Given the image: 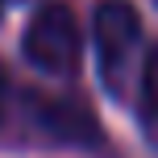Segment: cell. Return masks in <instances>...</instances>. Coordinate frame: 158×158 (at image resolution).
<instances>
[{"instance_id": "cell-1", "label": "cell", "mask_w": 158, "mask_h": 158, "mask_svg": "<svg viewBox=\"0 0 158 158\" xmlns=\"http://www.w3.org/2000/svg\"><path fill=\"white\" fill-rule=\"evenodd\" d=\"M21 54L29 58V67H38L50 79H71L83 63V33L71 13V4L63 0H46L38 13L29 17L21 38Z\"/></svg>"}, {"instance_id": "cell-2", "label": "cell", "mask_w": 158, "mask_h": 158, "mask_svg": "<svg viewBox=\"0 0 158 158\" xmlns=\"http://www.w3.org/2000/svg\"><path fill=\"white\" fill-rule=\"evenodd\" d=\"M142 46V17L129 0H104L92 13V50L100 79L112 96L125 92V75L133 67V54Z\"/></svg>"}, {"instance_id": "cell-3", "label": "cell", "mask_w": 158, "mask_h": 158, "mask_svg": "<svg viewBox=\"0 0 158 158\" xmlns=\"http://www.w3.org/2000/svg\"><path fill=\"white\" fill-rule=\"evenodd\" d=\"M29 108V125L42 129L46 137L54 142H71V146H87V142H100V125L96 117L75 100H63V96H29L25 100Z\"/></svg>"}, {"instance_id": "cell-4", "label": "cell", "mask_w": 158, "mask_h": 158, "mask_svg": "<svg viewBox=\"0 0 158 158\" xmlns=\"http://www.w3.org/2000/svg\"><path fill=\"white\" fill-rule=\"evenodd\" d=\"M142 117L158 129V46L146 54V67H142Z\"/></svg>"}, {"instance_id": "cell-5", "label": "cell", "mask_w": 158, "mask_h": 158, "mask_svg": "<svg viewBox=\"0 0 158 158\" xmlns=\"http://www.w3.org/2000/svg\"><path fill=\"white\" fill-rule=\"evenodd\" d=\"M4 104H8V75H4V67H0V117H4Z\"/></svg>"}, {"instance_id": "cell-6", "label": "cell", "mask_w": 158, "mask_h": 158, "mask_svg": "<svg viewBox=\"0 0 158 158\" xmlns=\"http://www.w3.org/2000/svg\"><path fill=\"white\" fill-rule=\"evenodd\" d=\"M0 8H4V0H0Z\"/></svg>"}, {"instance_id": "cell-7", "label": "cell", "mask_w": 158, "mask_h": 158, "mask_svg": "<svg viewBox=\"0 0 158 158\" xmlns=\"http://www.w3.org/2000/svg\"><path fill=\"white\" fill-rule=\"evenodd\" d=\"M154 4H158V0H154Z\"/></svg>"}]
</instances>
